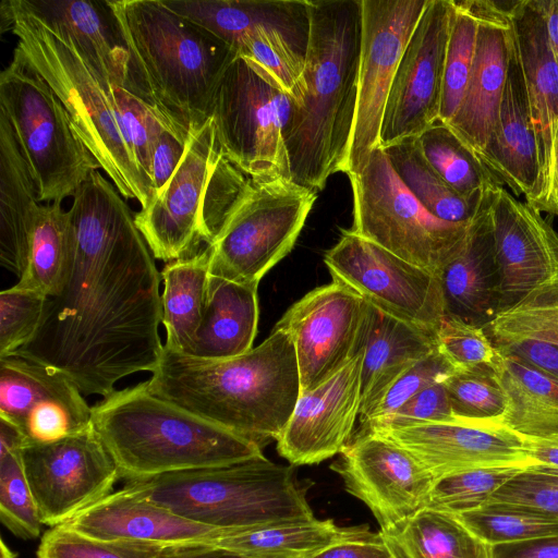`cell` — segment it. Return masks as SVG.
I'll use <instances>...</instances> for the list:
<instances>
[{
  "label": "cell",
  "instance_id": "obj_1",
  "mask_svg": "<svg viewBox=\"0 0 558 558\" xmlns=\"http://www.w3.org/2000/svg\"><path fill=\"white\" fill-rule=\"evenodd\" d=\"M66 213L69 277L47 298L32 341L13 355L59 369L84 396L107 397L117 381L153 373L160 360L161 276L129 206L98 170Z\"/></svg>",
  "mask_w": 558,
  "mask_h": 558
},
{
  "label": "cell",
  "instance_id": "obj_2",
  "mask_svg": "<svg viewBox=\"0 0 558 558\" xmlns=\"http://www.w3.org/2000/svg\"><path fill=\"white\" fill-rule=\"evenodd\" d=\"M155 396L259 448L278 440L301 395L294 344L282 329L248 352L205 360L163 345L146 381Z\"/></svg>",
  "mask_w": 558,
  "mask_h": 558
},
{
  "label": "cell",
  "instance_id": "obj_3",
  "mask_svg": "<svg viewBox=\"0 0 558 558\" xmlns=\"http://www.w3.org/2000/svg\"><path fill=\"white\" fill-rule=\"evenodd\" d=\"M129 54L125 88L187 142L214 112L236 51L162 0L106 1Z\"/></svg>",
  "mask_w": 558,
  "mask_h": 558
},
{
  "label": "cell",
  "instance_id": "obj_4",
  "mask_svg": "<svg viewBox=\"0 0 558 558\" xmlns=\"http://www.w3.org/2000/svg\"><path fill=\"white\" fill-rule=\"evenodd\" d=\"M310 38L304 90L283 130L291 181L323 190L347 172L353 136L362 40L361 0H307Z\"/></svg>",
  "mask_w": 558,
  "mask_h": 558
},
{
  "label": "cell",
  "instance_id": "obj_5",
  "mask_svg": "<svg viewBox=\"0 0 558 558\" xmlns=\"http://www.w3.org/2000/svg\"><path fill=\"white\" fill-rule=\"evenodd\" d=\"M92 411L93 428L126 482L263 453L256 444L155 396L146 381L112 391Z\"/></svg>",
  "mask_w": 558,
  "mask_h": 558
},
{
  "label": "cell",
  "instance_id": "obj_6",
  "mask_svg": "<svg viewBox=\"0 0 558 558\" xmlns=\"http://www.w3.org/2000/svg\"><path fill=\"white\" fill-rule=\"evenodd\" d=\"M1 33L11 31L31 64L65 107L72 124L100 169L125 198L145 207L151 190L141 173L132 144L113 104L110 83L20 0L0 4Z\"/></svg>",
  "mask_w": 558,
  "mask_h": 558
},
{
  "label": "cell",
  "instance_id": "obj_7",
  "mask_svg": "<svg viewBox=\"0 0 558 558\" xmlns=\"http://www.w3.org/2000/svg\"><path fill=\"white\" fill-rule=\"evenodd\" d=\"M189 520L232 534L315 518L293 465L263 453L227 465L168 473L124 485Z\"/></svg>",
  "mask_w": 558,
  "mask_h": 558
},
{
  "label": "cell",
  "instance_id": "obj_8",
  "mask_svg": "<svg viewBox=\"0 0 558 558\" xmlns=\"http://www.w3.org/2000/svg\"><path fill=\"white\" fill-rule=\"evenodd\" d=\"M0 111L28 165L39 203L74 196L100 168L60 98L19 47L0 74Z\"/></svg>",
  "mask_w": 558,
  "mask_h": 558
},
{
  "label": "cell",
  "instance_id": "obj_9",
  "mask_svg": "<svg viewBox=\"0 0 558 558\" xmlns=\"http://www.w3.org/2000/svg\"><path fill=\"white\" fill-rule=\"evenodd\" d=\"M349 179L352 230L361 236L437 276L462 248L472 222L449 223L428 213L401 182L380 146Z\"/></svg>",
  "mask_w": 558,
  "mask_h": 558
},
{
  "label": "cell",
  "instance_id": "obj_10",
  "mask_svg": "<svg viewBox=\"0 0 558 558\" xmlns=\"http://www.w3.org/2000/svg\"><path fill=\"white\" fill-rule=\"evenodd\" d=\"M294 99L238 56L220 83L213 120L223 154L257 183L290 180L283 130Z\"/></svg>",
  "mask_w": 558,
  "mask_h": 558
},
{
  "label": "cell",
  "instance_id": "obj_11",
  "mask_svg": "<svg viewBox=\"0 0 558 558\" xmlns=\"http://www.w3.org/2000/svg\"><path fill=\"white\" fill-rule=\"evenodd\" d=\"M317 192L290 180L253 185L209 244L211 278L256 284L293 248Z\"/></svg>",
  "mask_w": 558,
  "mask_h": 558
},
{
  "label": "cell",
  "instance_id": "obj_12",
  "mask_svg": "<svg viewBox=\"0 0 558 558\" xmlns=\"http://www.w3.org/2000/svg\"><path fill=\"white\" fill-rule=\"evenodd\" d=\"M333 281L359 293L374 308L435 333L445 316L439 276L413 265L352 229L324 255Z\"/></svg>",
  "mask_w": 558,
  "mask_h": 558
},
{
  "label": "cell",
  "instance_id": "obj_13",
  "mask_svg": "<svg viewBox=\"0 0 558 558\" xmlns=\"http://www.w3.org/2000/svg\"><path fill=\"white\" fill-rule=\"evenodd\" d=\"M372 306L349 287L331 281L307 292L276 323L296 353L301 393L338 373L365 349Z\"/></svg>",
  "mask_w": 558,
  "mask_h": 558
},
{
  "label": "cell",
  "instance_id": "obj_14",
  "mask_svg": "<svg viewBox=\"0 0 558 558\" xmlns=\"http://www.w3.org/2000/svg\"><path fill=\"white\" fill-rule=\"evenodd\" d=\"M429 0H361L356 116L347 174H359L379 146L383 116L403 50Z\"/></svg>",
  "mask_w": 558,
  "mask_h": 558
},
{
  "label": "cell",
  "instance_id": "obj_15",
  "mask_svg": "<svg viewBox=\"0 0 558 558\" xmlns=\"http://www.w3.org/2000/svg\"><path fill=\"white\" fill-rule=\"evenodd\" d=\"M22 460L41 522L50 527L68 523L111 494L121 478L93 427L59 440L27 445Z\"/></svg>",
  "mask_w": 558,
  "mask_h": 558
},
{
  "label": "cell",
  "instance_id": "obj_16",
  "mask_svg": "<svg viewBox=\"0 0 558 558\" xmlns=\"http://www.w3.org/2000/svg\"><path fill=\"white\" fill-rule=\"evenodd\" d=\"M330 469L367 506L380 531L426 508L436 480L407 449L371 430H357Z\"/></svg>",
  "mask_w": 558,
  "mask_h": 558
},
{
  "label": "cell",
  "instance_id": "obj_17",
  "mask_svg": "<svg viewBox=\"0 0 558 558\" xmlns=\"http://www.w3.org/2000/svg\"><path fill=\"white\" fill-rule=\"evenodd\" d=\"M453 12L452 0L428 1L403 50L389 90L380 147L418 136L439 120Z\"/></svg>",
  "mask_w": 558,
  "mask_h": 558
},
{
  "label": "cell",
  "instance_id": "obj_18",
  "mask_svg": "<svg viewBox=\"0 0 558 558\" xmlns=\"http://www.w3.org/2000/svg\"><path fill=\"white\" fill-rule=\"evenodd\" d=\"M210 118L189 138L185 154L160 194L134 215V221L157 259L167 263L197 254L205 234L202 206L210 174L222 155Z\"/></svg>",
  "mask_w": 558,
  "mask_h": 558
},
{
  "label": "cell",
  "instance_id": "obj_19",
  "mask_svg": "<svg viewBox=\"0 0 558 558\" xmlns=\"http://www.w3.org/2000/svg\"><path fill=\"white\" fill-rule=\"evenodd\" d=\"M83 396L54 367L19 355L0 357V418L17 429L25 446L92 428V407Z\"/></svg>",
  "mask_w": 558,
  "mask_h": 558
},
{
  "label": "cell",
  "instance_id": "obj_20",
  "mask_svg": "<svg viewBox=\"0 0 558 558\" xmlns=\"http://www.w3.org/2000/svg\"><path fill=\"white\" fill-rule=\"evenodd\" d=\"M364 350L326 381L300 395L277 440L278 453L291 465L320 463L339 454L352 439L362 402Z\"/></svg>",
  "mask_w": 558,
  "mask_h": 558
},
{
  "label": "cell",
  "instance_id": "obj_21",
  "mask_svg": "<svg viewBox=\"0 0 558 558\" xmlns=\"http://www.w3.org/2000/svg\"><path fill=\"white\" fill-rule=\"evenodd\" d=\"M368 430L407 449L435 478L477 468L534 464L523 437L500 424L454 420Z\"/></svg>",
  "mask_w": 558,
  "mask_h": 558
},
{
  "label": "cell",
  "instance_id": "obj_22",
  "mask_svg": "<svg viewBox=\"0 0 558 558\" xmlns=\"http://www.w3.org/2000/svg\"><path fill=\"white\" fill-rule=\"evenodd\" d=\"M500 279L498 314L558 274V233L538 210L499 187L490 205Z\"/></svg>",
  "mask_w": 558,
  "mask_h": 558
},
{
  "label": "cell",
  "instance_id": "obj_23",
  "mask_svg": "<svg viewBox=\"0 0 558 558\" xmlns=\"http://www.w3.org/2000/svg\"><path fill=\"white\" fill-rule=\"evenodd\" d=\"M478 21L474 61L461 104L447 124L480 155L496 125L513 49V1L465 0Z\"/></svg>",
  "mask_w": 558,
  "mask_h": 558
},
{
  "label": "cell",
  "instance_id": "obj_24",
  "mask_svg": "<svg viewBox=\"0 0 558 558\" xmlns=\"http://www.w3.org/2000/svg\"><path fill=\"white\" fill-rule=\"evenodd\" d=\"M63 526L111 543L170 547L213 544L229 532L183 518L123 487L93 504Z\"/></svg>",
  "mask_w": 558,
  "mask_h": 558
},
{
  "label": "cell",
  "instance_id": "obj_25",
  "mask_svg": "<svg viewBox=\"0 0 558 558\" xmlns=\"http://www.w3.org/2000/svg\"><path fill=\"white\" fill-rule=\"evenodd\" d=\"M509 17L538 146V181L525 197V203L535 208L548 186L553 144L558 130V63L549 46L538 0L513 1Z\"/></svg>",
  "mask_w": 558,
  "mask_h": 558
},
{
  "label": "cell",
  "instance_id": "obj_26",
  "mask_svg": "<svg viewBox=\"0 0 558 558\" xmlns=\"http://www.w3.org/2000/svg\"><path fill=\"white\" fill-rule=\"evenodd\" d=\"M496 191L472 221L460 252L439 274L445 315L480 327H485L495 318L500 300L490 219V205Z\"/></svg>",
  "mask_w": 558,
  "mask_h": 558
},
{
  "label": "cell",
  "instance_id": "obj_27",
  "mask_svg": "<svg viewBox=\"0 0 558 558\" xmlns=\"http://www.w3.org/2000/svg\"><path fill=\"white\" fill-rule=\"evenodd\" d=\"M478 157L514 195L526 197L537 184L538 146L514 41L498 119Z\"/></svg>",
  "mask_w": 558,
  "mask_h": 558
},
{
  "label": "cell",
  "instance_id": "obj_28",
  "mask_svg": "<svg viewBox=\"0 0 558 558\" xmlns=\"http://www.w3.org/2000/svg\"><path fill=\"white\" fill-rule=\"evenodd\" d=\"M104 78L125 86L129 54L106 1L20 0Z\"/></svg>",
  "mask_w": 558,
  "mask_h": 558
},
{
  "label": "cell",
  "instance_id": "obj_29",
  "mask_svg": "<svg viewBox=\"0 0 558 558\" xmlns=\"http://www.w3.org/2000/svg\"><path fill=\"white\" fill-rule=\"evenodd\" d=\"M484 328L499 353L558 378V274Z\"/></svg>",
  "mask_w": 558,
  "mask_h": 558
},
{
  "label": "cell",
  "instance_id": "obj_30",
  "mask_svg": "<svg viewBox=\"0 0 558 558\" xmlns=\"http://www.w3.org/2000/svg\"><path fill=\"white\" fill-rule=\"evenodd\" d=\"M38 192L7 117L0 111V262L23 275L39 207Z\"/></svg>",
  "mask_w": 558,
  "mask_h": 558
},
{
  "label": "cell",
  "instance_id": "obj_31",
  "mask_svg": "<svg viewBox=\"0 0 558 558\" xmlns=\"http://www.w3.org/2000/svg\"><path fill=\"white\" fill-rule=\"evenodd\" d=\"M186 20L202 26L234 50L262 27L310 35L307 0H162ZM236 51V50H235Z\"/></svg>",
  "mask_w": 558,
  "mask_h": 558
},
{
  "label": "cell",
  "instance_id": "obj_32",
  "mask_svg": "<svg viewBox=\"0 0 558 558\" xmlns=\"http://www.w3.org/2000/svg\"><path fill=\"white\" fill-rule=\"evenodd\" d=\"M258 286L210 277V300L191 355L226 360L253 348L258 325Z\"/></svg>",
  "mask_w": 558,
  "mask_h": 558
},
{
  "label": "cell",
  "instance_id": "obj_33",
  "mask_svg": "<svg viewBox=\"0 0 558 558\" xmlns=\"http://www.w3.org/2000/svg\"><path fill=\"white\" fill-rule=\"evenodd\" d=\"M436 350L435 333L393 318L372 306L363 355L360 414L401 373Z\"/></svg>",
  "mask_w": 558,
  "mask_h": 558
},
{
  "label": "cell",
  "instance_id": "obj_34",
  "mask_svg": "<svg viewBox=\"0 0 558 558\" xmlns=\"http://www.w3.org/2000/svg\"><path fill=\"white\" fill-rule=\"evenodd\" d=\"M493 367L507 398L501 425L524 438L558 435V378L499 352Z\"/></svg>",
  "mask_w": 558,
  "mask_h": 558
},
{
  "label": "cell",
  "instance_id": "obj_35",
  "mask_svg": "<svg viewBox=\"0 0 558 558\" xmlns=\"http://www.w3.org/2000/svg\"><path fill=\"white\" fill-rule=\"evenodd\" d=\"M209 264L210 250L206 245L194 256L167 263L162 268L166 348L191 355L210 300Z\"/></svg>",
  "mask_w": 558,
  "mask_h": 558
},
{
  "label": "cell",
  "instance_id": "obj_36",
  "mask_svg": "<svg viewBox=\"0 0 558 558\" xmlns=\"http://www.w3.org/2000/svg\"><path fill=\"white\" fill-rule=\"evenodd\" d=\"M380 533L392 558H492V546L457 517L429 508Z\"/></svg>",
  "mask_w": 558,
  "mask_h": 558
},
{
  "label": "cell",
  "instance_id": "obj_37",
  "mask_svg": "<svg viewBox=\"0 0 558 558\" xmlns=\"http://www.w3.org/2000/svg\"><path fill=\"white\" fill-rule=\"evenodd\" d=\"M381 148L409 192L428 213L442 221L470 225L486 199L497 190L487 191L474 198L460 195L427 161L417 136L403 138Z\"/></svg>",
  "mask_w": 558,
  "mask_h": 558
},
{
  "label": "cell",
  "instance_id": "obj_38",
  "mask_svg": "<svg viewBox=\"0 0 558 558\" xmlns=\"http://www.w3.org/2000/svg\"><path fill=\"white\" fill-rule=\"evenodd\" d=\"M62 202L39 205L26 268L16 288L56 296L63 289L73 262V235Z\"/></svg>",
  "mask_w": 558,
  "mask_h": 558
},
{
  "label": "cell",
  "instance_id": "obj_39",
  "mask_svg": "<svg viewBox=\"0 0 558 558\" xmlns=\"http://www.w3.org/2000/svg\"><path fill=\"white\" fill-rule=\"evenodd\" d=\"M340 530L330 519L313 518L223 536L211 545L250 558H312L333 543Z\"/></svg>",
  "mask_w": 558,
  "mask_h": 558
},
{
  "label": "cell",
  "instance_id": "obj_40",
  "mask_svg": "<svg viewBox=\"0 0 558 558\" xmlns=\"http://www.w3.org/2000/svg\"><path fill=\"white\" fill-rule=\"evenodd\" d=\"M417 138L427 161L460 195L474 198L505 185L446 123L436 121Z\"/></svg>",
  "mask_w": 558,
  "mask_h": 558
},
{
  "label": "cell",
  "instance_id": "obj_41",
  "mask_svg": "<svg viewBox=\"0 0 558 558\" xmlns=\"http://www.w3.org/2000/svg\"><path fill=\"white\" fill-rule=\"evenodd\" d=\"M475 536L494 546L558 535V520L501 504L454 515Z\"/></svg>",
  "mask_w": 558,
  "mask_h": 558
},
{
  "label": "cell",
  "instance_id": "obj_42",
  "mask_svg": "<svg viewBox=\"0 0 558 558\" xmlns=\"http://www.w3.org/2000/svg\"><path fill=\"white\" fill-rule=\"evenodd\" d=\"M527 465L477 468L435 480L426 508L459 515L484 506L492 495Z\"/></svg>",
  "mask_w": 558,
  "mask_h": 558
},
{
  "label": "cell",
  "instance_id": "obj_43",
  "mask_svg": "<svg viewBox=\"0 0 558 558\" xmlns=\"http://www.w3.org/2000/svg\"><path fill=\"white\" fill-rule=\"evenodd\" d=\"M452 15L446 51L439 121L448 124L463 98L471 74L478 32V21L465 0H452Z\"/></svg>",
  "mask_w": 558,
  "mask_h": 558
},
{
  "label": "cell",
  "instance_id": "obj_44",
  "mask_svg": "<svg viewBox=\"0 0 558 558\" xmlns=\"http://www.w3.org/2000/svg\"><path fill=\"white\" fill-rule=\"evenodd\" d=\"M442 383L457 420L501 425L507 398L493 366L453 371Z\"/></svg>",
  "mask_w": 558,
  "mask_h": 558
},
{
  "label": "cell",
  "instance_id": "obj_45",
  "mask_svg": "<svg viewBox=\"0 0 558 558\" xmlns=\"http://www.w3.org/2000/svg\"><path fill=\"white\" fill-rule=\"evenodd\" d=\"M22 449L0 451V520L13 535L34 539L44 524L26 478Z\"/></svg>",
  "mask_w": 558,
  "mask_h": 558
},
{
  "label": "cell",
  "instance_id": "obj_46",
  "mask_svg": "<svg viewBox=\"0 0 558 558\" xmlns=\"http://www.w3.org/2000/svg\"><path fill=\"white\" fill-rule=\"evenodd\" d=\"M252 185L253 179L222 153L210 174L202 206L206 245L218 238Z\"/></svg>",
  "mask_w": 558,
  "mask_h": 558
},
{
  "label": "cell",
  "instance_id": "obj_47",
  "mask_svg": "<svg viewBox=\"0 0 558 558\" xmlns=\"http://www.w3.org/2000/svg\"><path fill=\"white\" fill-rule=\"evenodd\" d=\"M110 90L120 120L132 144L141 173L150 186L153 194L154 146L161 130L169 128L148 104L121 84L111 82Z\"/></svg>",
  "mask_w": 558,
  "mask_h": 558
},
{
  "label": "cell",
  "instance_id": "obj_48",
  "mask_svg": "<svg viewBox=\"0 0 558 558\" xmlns=\"http://www.w3.org/2000/svg\"><path fill=\"white\" fill-rule=\"evenodd\" d=\"M453 371L438 349L424 356L401 373L375 399L368 409L359 415L360 426H365L389 416L409 399L427 387L442 381Z\"/></svg>",
  "mask_w": 558,
  "mask_h": 558
},
{
  "label": "cell",
  "instance_id": "obj_49",
  "mask_svg": "<svg viewBox=\"0 0 558 558\" xmlns=\"http://www.w3.org/2000/svg\"><path fill=\"white\" fill-rule=\"evenodd\" d=\"M47 296L13 286L0 293V357L13 355L36 335Z\"/></svg>",
  "mask_w": 558,
  "mask_h": 558
},
{
  "label": "cell",
  "instance_id": "obj_50",
  "mask_svg": "<svg viewBox=\"0 0 558 558\" xmlns=\"http://www.w3.org/2000/svg\"><path fill=\"white\" fill-rule=\"evenodd\" d=\"M437 349L454 371L493 366L497 350L484 327L445 315L436 330Z\"/></svg>",
  "mask_w": 558,
  "mask_h": 558
},
{
  "label": "cell",
  "instance_id": "obj_51",
  "mask_svg": "<svg viewBox=\"0 0 558 558\" xmlns=\"http://www.w3.org/2000/svg\"><path fill=\"white\" fill-rule=\"evenodd\" d=\"M158 549L94 539L60 525L44 534L36 555L37 558H155Z\"/></svg>",
  "mask_w": 558,
  "mask_h": 558
},
{
  "label": "cell",
  "instance_id": "obj_52",
  "mask_svg": "<svg viewBox=\"0 0 558 558\" xmlns=\"http://www.w3.org/2000/svg\"><path fill=\"white\" fill-rule=\"evenodd\" d=\"M488 504L508 505L558 520V484L527 465L500 486L485 505Z\"/></svg>",
  "mask_w": 558,
  "mask_h": 558
},
{
  "label": "cell",
  "instance_id": "obj_53",
  "mask_svg": "<svg viewBox=\"0 0 558 558\" xmlns=\"http://www.w3.org/2000/svg\"><path fill=\"white\" fill-rule=\"evenodd\" d=\"M453 416L447 389L442 381L422 390L389 416L360 426L359 430L409 426L423 422H448Z\"/></svg>",
  "mask_w": 558,
  "mask_h": 558
},
{
  "label": "cell",
  "instance_id": "obj_54",
  "mask_svg": "<svg viewBox=\"0 0 558 558\" xmlns=\"http://www.w3.org/2000/svg\"><path fill=\"white\" fill-rule=\"evenodd\" d=\"M312 558H392L383 534L368 525L341 527L336 541Z\"/></svg>",
  "mask_w": 558,
  "mask_h": 558
},
{
  "label": "cell",
  "instance_id": "obj_55",
  "mask_svg": "<svg viewBox=\"0 0 558 558\" xmlns=\"http://www.w3.org/2000/svg\"><path fill=\"white\" fill-rule=\"evenodd\" d=\"M187 142L167 128L161 130L153 151V194L150 201L161 193L171 179L185 154Z\"/></svg>",
  "mask_w": 558,
  "mask_h": 558
},
{
  "label": "cell",
  "instance_id": "obj_56",
  "mask_svg": "<svg viewBox=\"0 0 558 558\" xmlns=\"http://www.w3.org/2000/svg\"><path fill=\"white\" fill-rule=\"evenodd\" d=\"M492 558H558V535L494 545Z\"/></svg>",
  "mask_w": 558,
  "mask_h": 558
},
{
  "label": "cell",
  "instance_id": "obj_57",
  "mask_svg": "<svg viewBox=\"0 0 558 558\" xmlns=\"http://www.w3.org/2000/svg\"><path fill=\"white\" fill-rule=\"evenodd\" d=\"M155 558H250L211 544H186L159 548Z\"/></svg>",
  "mask_w": 558,
  "mask_h": 558
},
{
  "label": "cell",
  "instance_id": "obj_58",
  "mask_svg": "<svg viewBox=\"0 0 558 558\" xmlns=\"http://www.w3.org/2000/svg\"><path fill=\"white\" fill-rule=\"evenodd\" d=\"M525 454L534 464L558 468V435L546 438H524Z\"/></svg>",
  "mask_w": 558,
  "mask_h": 558
},
{
  "label": "cell",
  "instance_id": "obj_59",
  "mask_svg": "<svg viewBox=\"0 0 558 558\" xmlns=\"http://www.w3.org/2000/svg\"><path fill=\"white\" fill-rule=\"evenodd\" d=\"M535 209L539 213L558 216V130L553 144L548 186Z\"/></svg>",
  "mask_w": 558,
  "mask_h": 558
},
{
  "label": "cell",
  "instance_id": "obj_60",
  "mask_svg": "<svg viewBox=\"0 0 558 558\" xmlns=\"http://www.w3.org/2000/svg\"><path fill=\"white\" fill-rule=\"evenodd\" d=\"M544 15L547 38L558 63V0H538Z\"/></svg>",
  "mask_w": 558,
  "mask_h": 558
},
{
  "label": "cell",
  "instance_id": "obj_61",
  "mask_svg": "<svg viewBox=\"0 0 558 558\" xmlns=\"http://www.w3.org/2000/svg\"><path fill=\"white\" fill-rule=\"evenodd\" d=\"M534 470L546 474L553 482L558 484V468L545 464H530Z\"/></svg>",
  "mask_w": 558,
  "mask_h": 558
},
{
  "label": "cell",
  "instance_id": "obj_62",
  "mask_svg": "<svg viewBox=\"0 0 558 558\" xmlns=\"http://www.w3.org/2000/svg\"><path fill=\"white\" fill-rule=\"evenodd\" d=\"M17 554L13 551L4 542L3 538L0 541V558H16Z\"/></svg>",
  "mask_w": 558,
  "mask_h": 558
}]
</instances>
